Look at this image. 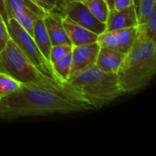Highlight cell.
Segmentation results:
<instances>
[{
	"label": "cell",
	"mask_w": 156,
	"mask_h": 156,
	"mask_svg": "<svg viewBox=\"0 0 156 156\" xmlns=\"http://www.w3.org/2000/svg\"><path fill=\"white\" fill-rule=\"evenodd\" d=\"M156 73V40L138 34L116 72L123 92L134 93L146 87Z\"/></svg>",
	"instance_id": "obj_3"
},
{
	"label": "cell",
	"mask_w": 156,
	"mask_h": 156,
	"mask_svg": "<svg viewBox=\"0 0 156 156\" xmlns=\"http://www.w3.org/2000/svg\"><path fill=\"white\" fill-rule=\"evenodd\" d=\"M5 17L10 16L13 12L21 11L31 14L37 17H44L48 12L38 6L32 0H3Z\"/></svg>",
	"instance_id": "obj_12"
},
{
	"label": "cell",
	"mask_w": 156,
	"mask_h": 156,
	"mask_svg": "<svg viewBox=\"0 0 156 156\" xmlns=\"http://www.w3.org/2000/svg\"><path fill=\"white\" fill-rule=\"evenodd\" d=\"M105 2L107 3V5H108L110 10L113 9V0H105Z\"/></svg>",
	"instance_id": "obj_27"
},
{
	"label": "cell",
	"mask_w": 156,
	"mask_h": 156,
	"mask_svg": "<svg viewBox=\"0 0 156 156\" xmlns=\"http://www.w3.org/2000/svg\"><path fill=\"white\" fill-rule=\"evenodd\" d=\"M0 72L8 74L21 83H33L67 90L61 83L38 70L11 39L7 41L5 47L0 51Z\"/></svg>",
	"instance_id": "obj_4"
},
{
	"label": "cell",
	"mask_w": 156,
	"mask_h": 156,
	"mask_svg": "<svg viewBox=\"0 0 156 156\" xmlns=\"http://www.w3.org/2000/svg\"><path fill=\"white\" fill-rule=\"evenodd\" d=\"M46 12H56V5L53 0H32Z\"/></svg>",
	"instance_id": "obj_24"
},
{
	"label": "cell",
	"mask_w": 156,
	"mask_h": 156,
	"mask_svg": "<svg viewBox=\"0 0 156 156\" xmlns=\"http://www.w3.org/2000/svg\"><path fill=\"white\" fill-rule=\"evenodd\" d=\"M21 86V82L6 73L0 72V99L15 92Z\"/></svg>",
	"instance_id": "obj_18"
},
{
	"label": "cell",
	"mask_w": 156,
	"mask_h": 156,
	"mask_svg": "<svg viewBox=\"0 0 156 156\" xmlns=\"http://www.w3.org/2000/svg\"><path fill=\"white\" fill-rule=\"evenodd\" d=\"M43 20L52 46L58 44L71 45L70 40L61 23V16L58 13L48 12L43 17Z\"/></svg>",
	"instance_id": "obj_10"
},
{
	"label": "cell",
	"mask_w": 156,
	"mask_h": 156,
	"mask_svg": "<svg viewBox=\"0 0 156 156\" xmlns=\"http://www.w3.org/2000/svg\"><path fill=\"white\" fill-rule=\"evenodd\" d=\"M55 5H56V12L57 13H60L61 10L63 9V7L65 6V5L67 4V0H53Z\"/></svg>",
	"instance_id": "obj_26"
},
{
	"label": "cell",
	"mask_w": 156,
	"mask_h": 156,
	"mask_svg": "<svg viewBox=\"0 0 156 156\" xmlns=\"http://www.w3.org/2000/svg\"><path fill=\"white\" fill-rule=\"evenodd\" d=\"M10 39L5 18L3 16V14L0 10V51L5 47L7 41Z\"/></svg>",
	"instance_id": "obj_23"
},
{
	"label": "cell",
	"mask_w": 156,
	"mask_h": 156,
	"mask_svg": "<svg viewBox=\"0 0 156 156\" xmlns=\"http://www.w3.org/2000/svg\"><path fill=\"white\" fill-rule=\"evenodd\" d=\"M137 29L138 34L156 40V7L154 8L149 17L144 23L137 26Z\"/></svg>",
	"instance_id": "obj_19"
},
{
	"label": "cell",
	"mask_w": 156,
	"mask_h": 156,
	"mask_svg": "<svg viewBox=\"0 0 156 156\" xmlns=\"http://www.w3.org/2000/svg\"><path fill=\"white\" fill-rule=\"evenodd\" d=\"M100 48L101 47L97 42L78 46V47H72L71 74L94 65Z\"/></svg>",
	"instance_id": "obj_7"
},
{
	"label": "cell",
	"mask_w": 156,
	"mask_h": 156,
	"mask_svg": "<svg viewBox=\"0 0 156 156\" xmlns=\"http://www.w3.org/2000/svg\"><path fill=\"white\" fill-rule=\"evenodd\" d=\"M81 2L100 21L106 22L110 8L105 0H81Z\"/></svg>",
	"instance_id": "obj_16"
},
{
	"label": "cell",
	"mask_w": 156,
	"mask_h": 156,
	"mask_svg": "<svg viewBox=\"0 0 156 156\" xmlns=\"http://www.w3.org/2000/svg\"><path fill=\"white\" fill-rule=\"evenodd\" d=\"M5 22L10 39L17 46V48L28 58V60L34 64L42 73L61 83L56 77L50 62L43 56L37 48L33 37L27 32L14 18L6 17Z\"/></svg>",
	"instance_id": "obj_5"
},
{
	"label": "cell",
	"mask_w": 156,
	"mask_h": 156,
	"mask_svg": "<svg viewBox=\"0 0 156 156\" xmlns=\"http://www.w3.org/2000/svg\"><path fill=\"white\" fill-rule=\"evenodd\" d=\"M53 71L58 80L63 83L66 81L71 74L72 69V55L71 51L56 60L51 64Z\"/></svg>",
	"instance_id": "obj_14"
},
{
	"label": "cell",
	"mask_w": 156,
	"mask_h": 156,
	"mask_svg": "<svg viewBox=\"0 0 156 156\" xmlns=\"http://www.w3.org/2000/svg\"><path fill=\"white\" fill-rule=\"evenodd\" d=\"M105 25V30L108 31H117L126 27H137L138 19L133 5L122 10H110Z\"/></svg>",
	"instance_id": "obj_8"
},
{
	"label": "cell",
	"mask_w": 156,
	"mask_h": 156,
	"mask_svg": "<svg viewBox=\"0 0 156 156\" xmlns=\"http://www.w3.org/2000/svg\"><path fill=\"white\" fill-rule=\"evenodd\" d=\"M125 54L118 49L101 48L98 53L95 66L106 72L116 73L124 58Z\"/></svg>",
	"instance_id": "obj_11"
},
{
	"label": "cell",
	"mask_w": 156,
	"mask_h": 156,
	"mask_svg": "<svg viewBox=\"0 0 156 156\" xmlns=\"http://www.w3.org/2000/svg\"><path fill=\"white\" fill-rule=\"evenodd\" d=\"M8 17H12L14 18L27 32H28L31 36L33 35V30H34V26H35V22L37 18L31 14L26 13V12H21V11H16L13 12L10 16ZM6 18V17H5Z\"/></svg>",
	"instance_id": "obj_20"
},
{
	"label": "cell",
	"mask_w": 156,
	"mask_h": 156,
	"mask_svg": "<svg viewBox=\"0 0 156 156\" xmlns=\"http://www.w3.org/2000/svg\"><path fill=\"white\" fill-rule=\"evenodd\" d=\"M133 5V0H113V9L122 10Z\"/></svg>",
	"instance_id": "obj_25"
},
{
	"label": "cell",
	"mask_w": 156,
	"mask_h": 156,
	"mask_svg": "<svg viewBox=\"0 0 156 156\" xmlns=\"http://www.w3.org/2000/svg\"><path fill=\"white\" fill-rule=\"evenodd\" d=\"M101 48L118 49V38L116 31L105 30L98 35L96 41ZM119 50V49H118Z\"/></svg>",
	"instance_id": "obj_21"
},
{
	"label": "cell",
	"mask_w": 156,
	"mask_h": 156,
	"mask_svg": "<svg viewBox=\"0 0 156 156\" xmlns=\"http://www.w3.org/2000/svg\"><path fill=\"white\" fill-rule=\"evenodd\" d=\"M96 110L71 92L33 83H21L17 90L0 99V118L14 120Z\"/></svg>",
	"instance_id": "obj_1"
},
{
	"label": "cell",
	"mask_w": 156,
	"mask_h": 156,
	"mask_svg": "<svg viewBox=\"0 0 156 156\" xmlns=\"http://www.w3.org/2000/svg\"><path fill=\"white\" fill-rule=\"evenodd\" d=\"M72 49V46L69 44H58V45H53L51 47L50 52H49V58L48 60L50 64L66 55L67 53L70 52Z\"/></svg>",
	"instance_id": "obj_22"
},
{
	"label": "cell",
	"mask_w": 156,
	"mask_h": 156,
	"mask_svg": "<svg viewBox=\"0 0 156 156\" xmlns=\"http://www.w3.org/2000/svg\"><path fill=\"white\" fill-rule=\"evenodd\" d=\"M32 37H33L37 48H39V50L43 54V56L48 60L49 52H50L52 44H51V41L49 39L48 31L46 29L43 17L37 18L36 20Z\"/></svg>",
	"instance_id": "obj_13"
},
{
	"label": "cell",
	"mask_w": 156,
	"mask_h": 156,
	"mask_svg": "<svg viewBox=\"0 0 156 156\" xmlns=\"http://www.w3.org/2000/svg\"><path fill=\"white\" fill-rule=\"evenodd\" d=\"M61 23L70 40L72 47L90 44L97 41L98 35L80 25L75 24L69 19L61 16Z\"/></svg>",
	"instance_id": "obj_9"
},
{
	"label": "cell",
	"mask_w": 156,
	"mask_h": 156,
	"mask_svg": "<svg viewBox=\"0 0 156 156\" xmlns=\"http://www.w3.org/2000/svg\"><path fill=\"white\" fill-rule=\"evenodd\" d=\"M67 1H81V0H67Z\"/></svg>",
	"instance_id": "obj_28"
},
{
	"label": "cell",
	"mask_w": 156,
	"mask_h": 156,
	"mask_svg": "<svg viewBox=\"0 0 156 156\" xmlns=\"http://www.w3.org/2000/svg\"><path fill=\"white\" fill-rule=\"evenodd\" d=\"M62 86L95 109H100L125 94L116 73L103 71L95 65L70 74Z\"/></svg>",
	"instance_id": "obj_2"
},
{
	"label": "cell",
	"mask_w": 156,
	"mask_h": 156,
	"mask_svg": "<svg viewBox=\"0 0 156 156\" xmlns=\"http://www.w3.org/2000/svg\"><path fill=\"white\" fill-rule=\"evenodd\" d=\"M59 15L97 35L106 28L105 23L100 21L81 1H68Z\"/></svg>",
	"instance_id": "obj_6"
},
{
	"label": "cell",
	"mask_w": 156,
	"mask_h": 156,
	"mask_svg": "<svg viewBox=\"0 0 156 156\" xmlns=\"http://www.w3.org/2000/svg\"><path fill=\"white\" fill-rule=\"evenodd\" d=\"M138 25L144 23L151 15L154 8L156 7V0H133Z\"/></svg>",
	"instance_id": "obj_17"
},
{
	"label": "cell",
	"mask_w": 156,
	"mask_h": 156,
	"mask_svg": "<svg viewBox=\"0 0 156 156\" xmlns=\"http://www.w3.org/2000/svg\"><path fill=\"white\" fill-rule=\"evenodd\" d=\"M118 38V49L123 54H126L133 45L138 36L137 27H131L116 31Z\"/></svg>",
	"instance_id": "obj_15"
}]
</instances>
